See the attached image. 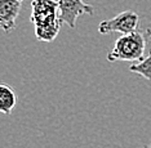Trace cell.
Listing matches in <instances>:
<instances>
[{
    "instance_id": "obj_2",
    "label": "cell",
    "mask_w": 151,
    "mask_h": 148,
    "mask_svg": "<svg viewBox=\"0 0 151 148\" xmlns=\"http://www.w3.org/2000/svg\"><path fill=\"white\" fill-rule=\"evenodd\" d=\"M146 30H136L130 34H124L116 40L114 48L109 51L107 61H129L138 62L143 58L147 45Z\"/></svg>"
},
{
    "instance_id": "obj_3",
    "label": "cell",
    "mask_w": 151,
    "mask_h": 148,
    "mask_svg": "<svg viewBox=\"0 0 151 148\" xmlns=\"http://www.w3.org/2000/svg\"><path fill=\"white\" fill-rule=\"evenodd\" d=\"M139 17L133 10H124L111 19H105L98 25V32L102 35L110 32H119L122 35L138 30Z\"/></svg>"
},
{
    "instance_id": "obj_9",
    "label": "cell",
    "mask_w": 151,
    "mask_h": 148,
    "mask_svg": "<svg viewBox=\"0 0 151 148\" xmlns=\"http://www.w3.org/2000/svg\"><path fill=\"white\" fill-rule=\"evenodd\" d=\"M145 148H151V143L149 144V146H147V147H145Z\"/></svg>"
},
{
    "instance_id": "obj_7",
    "label": "cell",
    "mask_w": 151,
    "mask_h": 148,
    "mask_svg": "<svg viewBox=\"0 0 151 148\" xmlns=\"http://www.w3.org/2000/svg\"><path fill=\"white\" fill-rule=\"evenodd\" d=\"M130 72L141 75L142 77H145L146 80L151 81V50L147 57H143L141 61L134 62L132 66L129 67Z\"/></svg>"
},
{
    "instance_id": "obj_8",
    "label": "cell",
    "mask_w": 151,
    "mask_h": 148,
    "mask_svg": "<svg viewBox=\"0 0 151 148\" xmlns=\"http://www.w3.org/2000/svg\"><path fill=\"white\" fill-rule=\"evenodd\" d=\"M146 35L149 37H151V29H150V27H149V29H146Z\"/></svg>"
},
{
    "instance_id": "obj_4",
    "label": "cell",
    "mask_w": 151,
    "mask_h": 148,
    "mask_svg": "<svg viewBox=\"0 0 151 148\" xmlns=\"http://www.w3.org/2000/svg\"><path fill=\"white\" fill-rule=\"evenodd\" d=\"M58 9H60V17L63 23L70 27H76V21L83 14H94V9L91 4H87L83 0H57Z\"/></svg>"
},
{
    "instance_id": "obj_6",
    "label": "cell",
    "mask_w": 151,
    "mask_h": 148,
    "mask_svg": "<svg viewBox=\"0 0 151 148\" xmlns=\"http://www.w3.org/2000/svg\"><path fill=\"white\" fill-rule=\"evenodd\" d=\"M17 103L14 89L3 82L0 85V109L5 115H11Z\"/></svg>"
},
{
    "instance_id": "obj_1",
    "label": "cell",
    "mask_w": 151,
    "mask_h": 148,
    "mask_svg": "<svg viewBox=\"0 0 151 148\" xmlns=\"http://www.w3.org/2000/svg\"><path fill=\"white\" fill-rule=\"evenodd\" d=\"M31 22L35 26L36 39L53 41L60 32L62 21L60 17L57 0H32Z\"/></svg>"
},
{
    "instance_id": "obj_5",
    "label": "cell",
    "mask_w": 151,
    "mask_h": 148,
    "mask_svg": "<svg viewBox=\"0 0 151 148\" xmlns=\"http://www.w3.org/2000/svg\"><path fill=\"white\" fill-rule=\"evenodd\" d=\"M23 0H0V26L5 32H11L16 27Z\"/></svg>"
}]
</instances>
